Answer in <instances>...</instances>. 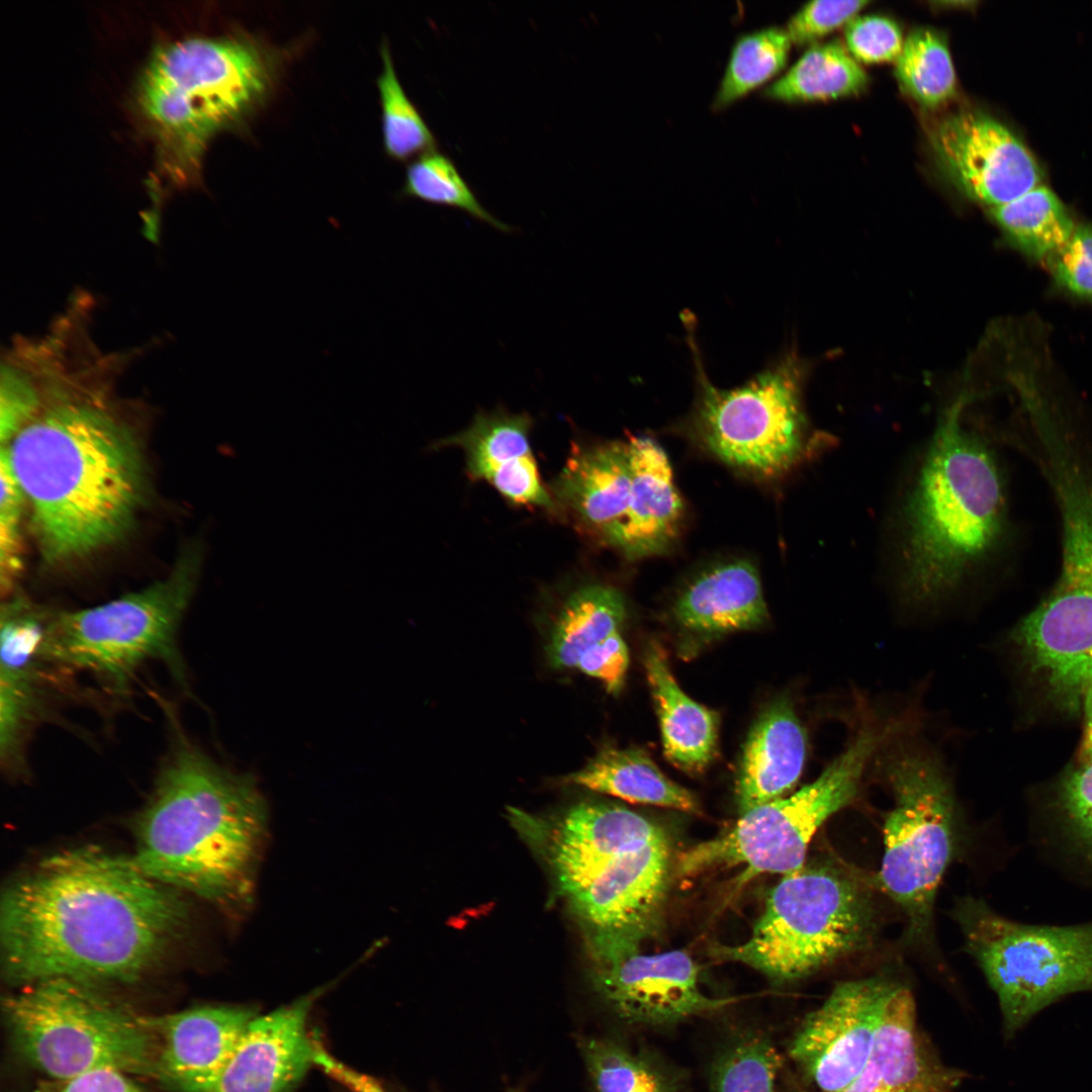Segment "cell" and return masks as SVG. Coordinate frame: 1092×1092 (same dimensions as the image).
<instances>
[{
    "label": "cell",
    "mask_w": 1092,
    "mask_h": 1092,
    "mask_svg": "<svg viewBox=\"0 0 1092 1092\" xmlns=\"http://www.w3.org/2000/svg\"><path fill=\"white\" fill-rule=\"evenodd\" d=\"M130 357L81 339L27 371L39 405L6 447L50 563L120 539L144 502L143 454L115 397Z\"/></svg>",
    "instance_id": "obj_1"
},
{
    "label": "cell",
    "mask_w": 1092,
    "mask_h": 1092,
    "mask_svg": "<svg viewBox=\"0 0 1092 1092\" xmlns=\"http://www.w3.org/2000/svg\"><path fill=\"white\" fill-rule=\"evenodd\" d=\"M186 917L177 890L131 857L97 847L62 851L2 896L3 973L24 985L130 982L162 960Z\"/></svg>",
    "instance_id": "obj_2"
},
{
    "label": "cell",
    "mask_w": 1092,
    "mask_h": 1092,
    "mask_svg": "<svg viewBox=\"0 0 1092 1092\" xmlns=\"http://www.w3.org/2000/svg\"><path fill=\"white\" fill-rule=\"evenodd\" d=\"M255 779L176 734L135 822L133 862L148 876L222 905L251 897L266 828Z\"/></svg>",
    "instance_id": "obj_3"
},
{
    "label": "cell",
    "mask_w": 1092,
    "mask_h": 1092,
    "mask_svg": "<svg viewBox=\"0 0 1092 1092\" xmlns=\"http://www.w3.org/2000/svg\"><path fill=\"white\" fill-rule=\"evenodd\" d=\"M964 404L954 401L939 420L903 508L900 584L912 602L930 603L957 589L1002 536L999 468L964 425Z\"/></svg>",
    "instance_id": "obj_4"
},
{
    "label": "cell",
    "mask_w": 1092,
    "mask_h": 1092,
    "mask_svg": "<svg viewBox=\"0 0 1092 1092\" xmlns=\"http://www.w3.org/2000/svg\"><path fill=\"white\" fill-rule=\"evenodd\" d=\"M276 73L275 53L258 40H177L149 61L139 104L177 166L194 167L210 138L241 123L265 101Z\"/></svg>",
    "instance_id": "obj_5"
},
{
    "label": "cell",
    "mask_w": 1092,
    "mask_h": 1092,
    "mask_svg": "<svg viewBox=\"0 0 1092 1092\" xmlns=\"http://www.w3.org/2000/svg\"><path fill=\"white\" fill-rule=\"evenodd\" d=\"M26 986L2 1005L13 1046L31 1066L61 1081L104 1069L158 1077L148 1016L90 984L51 979Z\"/></svg>",
    "instance_id": "obj_6"
},
{
    "label": "cell",
    "mask_w": 1092,
    "mask_h": 1092,
    "mask_svg": "<svg viewBox=\"0 0 1092 1092\" xmlns=\"http://www.w3.org/2000/svg\"><path fill=\"white\" fill-rule=\"evenodd\" d=\"M874 929L873 901L851 874L827 863L803 866L771 889L746 941L715 945L711 956L784 983L866 946Z\"/></svg>",
    "instance_id": "obj_7"
},
{
    "label": "cell",
    "mask_w": 1092,
    "mask_h": 1092,
    "mask_svg": "<svg viewBox=\"0 0 1092 1092\" xmlns=\"http://www.w3.org/2000/svg\"><path fill=\"white\" fill-rule=\"evenodd\" d=\"M198 569V555L187 552L167 577L143 589L53 616L46 630V662L88 672L119 693L150 660H162L179 681H184L176 635Z\"/></svg>",
    "instance_id": "obj_8"
},
{
    "label": "cell",
    "mask_w": 1092,
    "mask_h": 1092,
    "mask_svg": "<svg viewBox=\"0 0 1092 1092\" xmlns=\"http://www.w3.org/2000/svg\"><path fill=\"white\" fill-rule=\"evenodd\" d=\"M953 914L997 995L1007 1036L1061 998L1092 991V922L1020 923L975 898L962 899Z\"/></svg>",
    "instance_id": "obj_9"
},
{
    "label": "cell",
    "mask_w": 1092,
    "mask_h": 1092,
    "mask_svg": "<svg viewBox=\"0 0 1092 1092\" xmlns=\"http://www.w3.org/2000/svg\"><path fill=\"white\" fill-rule=\"evenodd\" d=\"M693 352L697 400L694 427L704 445L726 464L760 476L788 472L819 447L801 402L802 369L787 356L732 389L707 376L697 343Z\"/></svg>",
    "instance_id": "obj_10"
},
{
    "label": "cell",
    "mask_w": 1092,
    "mask_h": 1092,
    "mask_svg": "<svg viewBox=\"0 0 1092 1092\" xmlns=\"http://www.w3.org/2000/svg\"><path fill=\"white\" fill-rule=\"evenodd\" d=\"M1051 464L1063 522L1062 567L1016 639L1053 690L1077 702L1092 684V483L1066 455Z\"/></svg>",
    "instance_id": "obj_11"
},
{
    "label": "cell",
    "mask_w": 1092,
    "mask_h": 1092,
    "mask_svg": "<svg viewBox=\"0 0 1092 1092\" xmlns=\"http://www.w3.org/2000/svg\"><path fill=\"white\" fill-rule=\"evenodd\" d=\"M886 732L866 727L812 783L787 798L759 805L741 815L726 833L681 854V876L731 866H746V874L798 871L808 844L820 825L847 805L857 793L867 764Z\"/></svg>",
    "instance_id": "obj_12"
},
{
    "label": "cell",
    "mask_w": 1092,
    "mask_h": 1092,
    "mask_svg": "<svg viewBox=\"0 0 1092 1092\" xmlns=\"http://www.w3.org/2000/svg\"><path fill=\"white\" fill-rule=\"evenodd\" d=\"M895 804L884 825L879 882L908 921L910 937L927 936L935 894L953 846L954 803L938 763L903 753L887 764Z\"/></svg>",
    "instance_id": "obj_13"
},
{
    "label": "cell",
    "mask_w": 1092,
    "mask_h": 1092,
    "mask_svg": "<svg viewBox=\"0 0 1092 1092\" xmlns=\"http://www.w3.org/2000/svg\"><path fill=\"white\" fill-rule=\"evenodd\" d=\"M670 857L663 834L601 854L556 879L585 928L594 965L638 952L655 930L666 897Z\"/></svg>",
    "instance_id": "obj_14"
},
{
    "label": "cell",
    "mask_w": 1092,
    "mask_h": 1092,
    "mask_svg": "<svg viewBox=\"0 0 1092 1092\" xmlns=\"http://www.w3.org/2000/svg\"><path fill=\"white\" fill-rule=\"evenodd\" d=\"M902 983L870 977L838 983L796 1030L789 1058L803 1083L796 1091L836 1092L863 1069L887 1007Z\"/></svg>",
    "instance_id": "obj_15"
},
{
    "label": "cell",
    "mask_w": 1092,
    "mask_h": 1092,
    "mask_svg": "<svg viewBox=\"0 0 1092 1092\" xmlns=\"http://www.w3.org/2000/svg\"><path fill=\"white\" fill-rule=\"evenodd\" d=\"M928 140L947 180L990 209L1040 185V170L1030 151L1004 124L983 112L949 113L932 124Z\"/></svg>",
    "instance_id": "obj_16"
},
{
    "label": "cell",
    "mask_w": 1092,
    "mask_h": 1092,
    "mask_svg": "<svg viewBox=\"0 0 1092 1092\" xmlns=\"http://www.w3.org/2000/svg\"><path fill=\"white\" fill-rule=\"evenodd\" d=\"M595 990L623 1022L645 1028H670L720 1011L733 1000L714 998L700 986V969L682 950L631 953L594 965Z\"/></svg>",
    "instance_id": "obj_17"
},
{
    "label": "cell",
    "mask_w": 1092,
    "mask_h": 1092,
    "mask_svg": "<svg viewBox=\"0 0 1092 1092\" xmlns=\"http://www.w3.org/2000/svg\"><path fill=\"white\" fill-rule=\"evenodd\" d=\"M317 995L257 1015L210 1092H291L326 1055L308 1029Z\"/></svg>",
    "instance_id": "obj_18"
},
{
    "label": "cell",
    "mask_w": 1092,
    "mask_h": 1092,
    "mask_svg": "<svg viewBox=\"0 0 1092 1092\" xmlns=\"http://www.w3.org/2000/svg\"><path fill=\"white\" fill-rule=\"evenodd\" d=\"M256 1016L234 1005L148 1016L158 1045L157 1078L179 1092H210Z\"/></svg>",
    "instance_id": "obj_19"
},
{
    "label": "cell",
    "mask_w": 1092,
    "mask_h": 1092,
    "mask_svg": "<svg viewBox=\"0 0 1092 1092\" xmlns=\"http://www.w3.org/2000/svg\"><path fill=\"white\" fill-rule=\"evenodd\" d=\"M964 1077L939 1060L922 1035L913 995L902 984L887 1007L863 1069L836 1092H956Z\"/></svg>",
    "instance_id": "obj_20"
},
{
    "label": "cell",
    "mask_w": 1092,
    "mask_h": 1092,
    "mask_svg": "<svg viewBox=\"0 0 1092 1092\" xmlns=\"http://www.w3.org/2000/svg\"><path fill=\"white\" fill-rule=\"evenodd\" d=\"M632 484L628 509L605 540L630 559L666 550L684 514L672 469L663 449L647 437H630Z\"/></svg>",
    "instance_id": "obj_21"
},
{
    "label": "cell",
    "mask_w": 1092,
    "mask_h": 1092,
    "mask_svg": "<svg viewBox=\"0 0 1092 1092\" xmlns=\"http://www.w3.org/2000/svg\"><path fill=\"white\" fill-rule=\"evenodd\" d=\"M673 616L686 630L705 636L759 627L768 612L757 569L745 559L707 567L682 588Z\"/></svg>",
    "instance_id": "obj_22"
},
{
    "label": "cell",
    "mask_w": 1092,
    "mask_h": 1092,
    "mask_svg": "<svg viewBox=\"0 0 1092 1092\" xmlns=\"http://www.w3.org/2000/svg\"><path fill=\"white\" fill-rule=\"evenodd\" d=\"M806 753V733L792 704L775 703L745 742L736 783L740 815L789 792L802 774Z\"/></svg>",
    "instance_id": "obj_23"
},
{
    "label": "cell",
    "mask_w": 1092,
    "mask_h": 1092,
    "mask_svg": "<svg viewBox=\"0 0 1092 1092\" xmlns=\"http://www.w3.org/2000/svg\"><path fill=\"white\" fill-rule=\"evenodd\" d=\"M631 484L628 444L612 442L574 449L553 493L580 523L606 538L626 514Z\"/></svg>",
    "instance_id": "obj_24"
},
{
    "label": "cell",
    "mask_w": 1092,
    "mask_h": 1092,
    "mask_svg": "<svg viewBox=\"0 0 1092 1092\" xmlns=\"http://www.w3.org/2000/svg\"><path fill=\"white\" fill-rule=\"evenodd\" d=\"M644 665L656 705L665 756L688 772L704 770L716 752L717 715L684 693L656 643L648 645Z\"/></svg>",
    "instance_id": "obj_25"
},
{
    "label": "cell",
    "mask_w": 1092,
    "mask_h": 1092,
    "mask_svg": "<svg viewBox=\"0 0 1092 1092\" xmlns=\"http://www.w3.org/2000/svg\"><path fill=\"white\" fill-rule=\"evenodd\" d=\"M562 783L633 803L699 810L689 790L666 778L644 751L635 748L605 747L582 768L563 777Z\"/></svg>",
    "instance_id": "obj_26"
},
{
    "label": "cell",
    "mask_w": 1092,
    "mask_h": 1092,
    "mask_svg": "<svg viewBox=\"0 0 1092 1092\" xmlns=\"http://www.w3.org/2000/svg\"><path fill=\"white\" fill-rule=\"evenodd\" d=\"M626 616L623 596L604 584H589L571 594L559 612L547 655L557 668H576L580 660L613 634Z\"/></svg>",
    "instance_id": "obj_27"
},
{
    "label": "cell",
    "mask_w": 1092,
    "mask_h": 1092,
    "mask_svg": "<svg viewBox=\"0 0 1092 1092\" xmlns=\"http://www.w3.org/2000/svg\"><path fill=\"white\" fill-rule=\"evenodd\" d=\"M578 1045L595 1092L687 1091L686 1074L653 1051L610 1037H583Z\"/></svg>",
    "instance_id": "obj_28"
},
{
    "label": "cell",
    "mask_w": 1092,
    "mask_h": 1092,
    "mask_svg": "<svg viewBox=\"0 0 1092 1092\" xmlns=\"http://www.w3.org/2000/svg\"><path fill=\"white\" fill-rule=\"evenodd\" d=\"M869 77L847 50L837 41L815 43L776 81L762 96L783 103L826 101L857 95Z\"/></svg>",
    "instance_id": "obj_29"
},
{
    "label": "cell",
    "mask_w": 1092,
    "mask_h": 1092,
    "mask_svg": "<svg viewBox=\"0 0 1092 1092\" xmlns=\"http://www.w3.org/2000/svg\"><path fill=\"white\" fill-rule=\"evenodd\" d=\"M990 210L1009 240L1037 260L1049 259L1076 229L1057 195L1041 185Z\"/></svg>",
    "instance_id": "obj_30"
},
{
    "label": "cell",
    "mask_w": 1092,
    "mask_h": 1092,
    "mask_svg": "<svg viewBox=\"0 0 1092 1092\" xmlns=\"http://www.w3.org/2000/svg\"><path fill=\"white\" fill-rule=\"evenodd\" d=\"M791 46L786 28L780 26L740 34L731 48L713 109H724L753 90L768 86L787 66Z\"/></svg>",
    "instance_id": "obj_31"
},
{
    "label": "cell",
    "mask_w": 1092,
    "mask_h": 1092,
    "mask_svg": "<svg viewBox=\"0 0 1092 1092\" xmlns=\"http://www.w3.org/2000/svg\"><path fill=\"white\" fill-rule=\"evenodd\" d=\"M532 425L533 419L527 413L512 414L502 407L481 411L465 430L440 444L459 446L465 453L469 475L485 480L502 465L532 454L529 441Z\"/></svg>",
    "instance_id": "obj_32"
},
{
    "label": "cell",
    "mask_w": 1092,
    "mask_h": 1092,
    "mask_svg": "<svg viewBox=\"0 0 1092 1092\" xmlns=\"http://www.w3.org/2000/svg\"><path fill=\"white\" fill-rule=\"evenodd\" d=\"M902 89L920 105L936 108L956 93V73L947 43L931 28H917L904 40L895 62Z\"/></svg>",
    "instance_id": "obj_33"
},
{
    "label": "cell",
    "mask_w": 1092,
    "mask_h": 1092,
    "mask_svg": "<svg viewBox=\"0 0 1092 1092\" xmlns=\"http://www.w3.org/2000/svg\"><path fill=\"white\" fill-rule=\"evenodd\" d=\"M781 1058L767 1033L745 1028L735 1031L716 1054L711 1066V1092H777Z\"/></svg>",
    "instance_id": "obj_34"
},
{
    "label": "cell",
    "mask_w": 1092,
    "mask_h": 1092,
    "mask_svg": "<svg viewBox=\"0 0 1092 1092\" xmlns=\"http://www.w3.org/2000/svg\"><path fill=\"white\" fill-rule=\"evenodd\" d=\"M382 70L377 79L381 104L382 136L386 154L405 161L436 150L435 135L406 96L395 73L390 51L381 48Z\"/></svg>",
    "instance_id": "obj_35"
},
{
    "label": "cell",
    "mask_w": 1092,
    "mask_h": 1092,
    "mask_svg": "<svg viewBox=\"0 0 1092 1092\" xmlns=\"http://www.w3.org/2000/svg\"><path fill=\"white\" fill-rule=\"evenodd\" d=\"M403 193L426 202L459 208L475 219L502 232L512 228L489 213L444 154L431 151L419 156L406 169Z\"/></svg>",
    "instance_id": "obj_36"
},
{
    "label": "cell",
    "mask_w": 1092,
    "mask_h": 1092,
    "mask_svg": "<svg viewBox=\"0 0 1092 1092\" xmlns=\"http://www.w3.org/2000/svg\"><path fill=\"white\" fill-rule=\"evenodd\" d=\"M0 484V568L4 592L11 587L21 568L19 528L25 499L6 446L1 447Z\"/></svg>",
    "instance_id": "obj_37"
},
{
    "label": "cell",
    "mask_w": 1092,
    "mask_h": 1092,
    "mask_svg": "<svg viewBox=\"0 0 1092 1092\" xmlns=\"http://www.w3.org/2000/svg\"><path fill=\"white\" fill-rule=\"evenodd\" d=\"M848 53L858 63L896 62L903 48L900 26L880 15L854 17L844 28Z\"/></svg>",
    "instance_id": "obj_38"
},
{
    "label": "cell",
    "mask_w": 1092,
    "mask_h": 1092,
    "mask_svg": "<svg viewBox=\"0 0 1092 1092\" xmlns=\"http://www.w3.org/2000/svg\"><path fill=\"white\" fill-rule=\"evenodd\" d=\"M870 1H812L802 6L785 27L792 43L813 46L833 30L846 25Z\"/></svg>",
    "instance_id": "obj_39"
},
{
    "label": "cell",
    "mask_w": 1092,
    "mask_h": 1092,
    "mask_svg": "<svg viewBox=\"0 0 1092 1092\" xmlns=\"http://www.w3.org/2000/svg\"><path fill=\"white\" fill-rule=\"evenodd\" d=\"M1057 284L1074 296L1092 299V229L1078 226L1049 259Z\"/></svg>",
    "instance_id": "obj_40"
},
{
    "label": "cell",
    "mask_w": 1092,
    "mask_h": 1092,
    "mask_svg": "<svg viewBox=\"0 0 1092 1092\" xmlns=\"http://www.w3.org/2000/svg\"><path fill=\"white\" fill-rule=\"evenodd\" d=\"M507 499L517 505L552 510L554 499L542 483L532 454L522 456L494 469L485 479Z\"/></svg>",
    "instance_id": "obj_41"
},
{
    "label": "cell",
    "mask_w": 1092,
    "mask_h": 1092,
    "mask_svg": "<svg viewBox=\"0 0 1092 1092\" xmlns=\"http://www.w3.org/2000/svg\"><path fill=\"white\" fill-rule=\"evenodd\" d=\"M1061 803L1073 834L1092 855V760L1066 779Z\"/></svg>",
    "instance_id": "obj_42"
},
{
    "label": "cell",
    "mask_w": 1092,
    "mask_h": 1092,
    "mask_svg": "<svg viewBox=\"0 0 1092 1092\" xmlns=\"http://www.w3.org/2000/svg\"><path fill=\"white\" fill-rule=\"evenodd\" d=\"M629 663L628 649L620 632L613 634L585 655L576 669L604 682L610 693H618Z\"/></svg>",
    "instance_id": "obj_43"
},
{
    "label": "cell",
    "mask_w": 1092,
    "mask_h": 1092,
    "mask_svg": "<svg viewBox=\"0 0 1092 1092\" xmlns=\"http://www.w3.org/2000/svg\"><path fill=\"white\" fill-rule=\"evenodd\" d=\"M63 1082L55 1092H145L116 1070H95Z\"/></svg>",
    "instance_id": "obj_44"
},
{
    "label": "cell",
    "mask_w": 1092,
    "mask_h": 1092,
    "mask_svg": "<svg viewBox=\"0 0 1092 1092\" xmlns=\"http://www.w3.org/2000/svg\"><path fill=\"white\" fill-rule=\"evenodd\" d=\"M1082 698L1085 715V726L1081 747V755L1086 762L1092 760V684L1086 688Z\"/></svg>",
    "instance_id": "obj_45"
}]
</instances>
